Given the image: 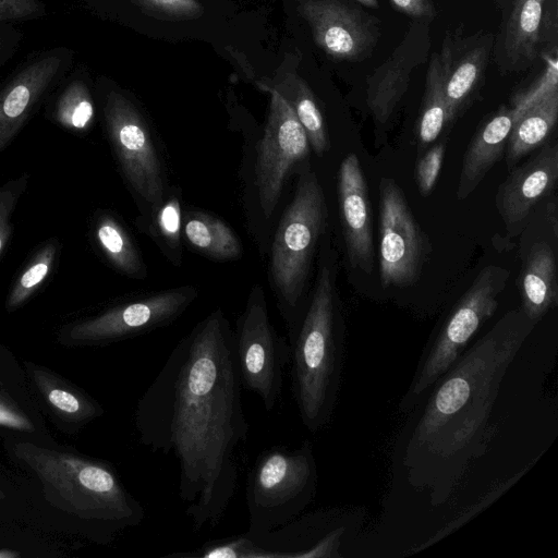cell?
<instances>
[{
	"label": "cell",
	"instance_id": "8",
	"mask_svg": "<svg viewBox=\"0 0 558 558\" xmlns=\"http://www.w3.org/2000/svg\"><path fill=\"white\" fill-rule=\"evenodd\" d=\"M108 142L120 172L147 215L156 210L167 193L166 172L150 130L135 105L111 90L104 105Z\"/></svg>",
	"mask_w": 558,
	"mask_h": 558
},
{
	"label": "cell",
	"instance_id": "42",
	"mask_svg": "<svg viewBox=\"0 0 558 558\" xmlns=\"http://www.w3.org/2000/svg\"><path fill=\"white\" fill-rule=\"evenodd\" d=\"M1 48H2V43H1V39H0V54H1Z\"/></svg>",
	"mask_w": 558,
	"mask_h": 558
},
{
	"label": "cell",
	"instance_id": "22",
	"mask_svg": "<svg viewBox=\"0 0 558 558\" xmlns=\"http://www.w3.org/2000/svg\"><path fill=\"white\" fill-rule=\"evenodd\" d=\"M544 0H517L506 24L499 61L507 71H519L537 57Z\"/></svg>",
	"mask_w": 558,
	"mask_h": 558
},
{
	"label": "cell",
	"instance_id": "16",
	"mask_svg": "<svg viewBox=\"0 0 558 558\" xmlns=\"http://www.w3.org/2000/svg\"><path fill=\"white\" fill-rule=\"evenodd\" d=\"M338 204L350 263L369 274L374 267V242L368 186L359 157L348 155L338 171Z\"/></svg>",
	"mask_w": 558,
	"mask_h": 558
},
{
	"label": "cell",
	"instance_id": "10",
	"mask_svg": "<svg viewBox=\"0 0 558 558\" xmlns=\"http://www.w3.org/2000/svg\"><path fill=\"white\" fill-rule=\"evenodd\" d=\"M366 518L364 507L323 508L254 539L274 558H342Z\"/></svg>",
	"mask_w": 558,
	"mask_h": 558
},
{
	"label": "cell",
	"instance_id": "13",
	"mask_svg": "<svg viewBox=\"0 0 558 558\" xmlns=\"http://www.w3.org/2000/svg\"><path fill=\"white\" fill-rule=\"evenodd\" d=\"M266 126L258 143L256 186L263 214L271 216L289 174L311 153L306 132L286 99L274 88Z\"/></svg>",
	"mask_w": 558,
	"mask_h": 558
},
{
	"label": "cell",
	"instance_id": "32",
	"mask_svg": "<svg viewBox=\"0 0 558 558\" xmlns=\"http://www.w3.org/2000/svg\"><path fill=\"white\" fill-rule=\"evenodd\" d=\"M29 183V173L0 183V256L8 246L13 232V215Z\"/></svg>",
	"mask_w": 558,
	"mask_h": 558
},
{
	"label": "cell",
	"instance_id": "26",
	"mask_svg": "<svg viewBox=\"0 0 558 558\" xmlns=\"http://www.w3.org/2000/svg\"><path fill=\"white\" fill-rule=\"evenodd\" d=\"M289 104L300 123L304 128L311 148L323 156L330 147L324 117L316 102L314 94L302 77L287 74L279 83L271 86Z\"/></svg>",
	"mask_w": 558,
	"mask_h": 558
},
{
	"label": "cell",
	"instance_id": "12",
	"mask_svg": "<svg viewBox=\"0 0 558 558\" xmlns=\"http://www.w3.org/2000/svg\"><path fill=\"white\" fill-rule=\"evenodd\" d=\"M196 296L197 290L185 286L135 298L74 323L68 338L95 344L141 336L171 324Z\"/></svg>",
	"mask_w": 558,
	"mask_h": 558
},
{
	"label": "cell",
	"instance_id": "30",
	"mask_svg": "<svg viewBox=\"0 0 558 558\" xmlns=\"http://www.w3.org/2000/svg\"><path fill=\"white\" fill-rule=\"evenodd\" d=\"M51 119L74 134L87 133L95 120V106L86 84L71 82L56 100Z\"/></svg>",
	"mask_w": 558,
	"mask_h": 558
},
{
	"label": "cell",
	"instance_id": "20",
	"mask_svg": "<svg viewBox=\"0 0 558 558\" xmlns=\"http://www.w3.org/2000/svg\"><path fill=\"white\" fill-rule=\"evenodd\" d=\"M512 108L501 107L484 122L472 138L462 160L457 198H466L498 161L513 124Z\"/></svg>",
	"mask_w": 558,
	"mask_h": 558
},
{
	"label": "cell",
	"instance_id": "40",
	"mask_svg": "<svg viewBox=\"0 0 558 558\" xmlns=\"http://www.w3.org/2000/svg\"><path fill=\"white\" fill-rule=\"evenodd\" d=\"M355 2L367 7V8H378V0H354Z\"/></svg>",
	"mask_w": 558,
	"mask_h": 558
},
{
	"label": "cell",
	"instance_id": "6",
	"mask_svg": "<svg viewBox=\"0 0 558 558\" xmlns=\"http://www.w3.org/2000/svg\"><path fill=\"white\" fill-rule=\"evenodd\" d=\"M327 205L316 173L304 167L292 202L282 215L271 246L270 277L289 328L299 306L317 242L325 230Z\"/></svg>",
	"mask_w": 558,
	"mask_h": 558
},
{
	"label": "cell",
	"instance_id": "14",
	"mask_svg": "<svg viewBox=\"0 0 558 558\" xmlns=\"http://www.w3.org/2000/svg\"><path fill=\"white\" fill-rule=\"evenodd\" d=\"M316 45L330 58L356 62L371 56L379 23L348 0H306L300 8Z\"/></svg>",
	"mask_w": 558,
	"mask_h": 558
},
{
	"label": "cell",
	"instance_id": "11",
	"mask_svg": "<svg viewBox=\"0 0 558 558\" xmlns=\"http://www.w3.org/2000/svg\"><path fill=\"white\" fill-rule=\"evenodd\" d=\"M429 252L401 187L393 179L379 182V271L384 288L414 284Z\"/></svg>",
	"mask_w": 558,
	"mask_h": 558
},
{
	"label": "cell",
	"instance_id": "7",
	"mask_svg": "<svg viewBox=\"0 0 558 558\" xmlns=\"http://www.w3.org/2000/svg\"><path fill=\"white\" fill-rule=\"evenodd\" d=\"M510 272L489 265L483 268L428 339L398 410L410 412L453 365L482 326L495 314Z\"/></svg>",
	"mask_w": 558,
	"mask_h": 558
},
{
	"label": "cell",
	"instance_id": "15",
	"mask_svg": "<svg viewBox=\"0 0 558 558\" xmlns=\"http://www.w3.org/2000/svg\"><path fill=\"white\" fill-rule=\"evenodd\" d=\"M428 24L416 22L403 40L367 78L366 105L374 120L387 123L407 93L411 73L426 61Z\"/></svg>",
	"mask_w": 558,
	"mask_h": 558
},
{
	"label": "cell",
	"instance_id": "39",
	"mask_svg": "<svg viewBox=\"0 0 558 558\" xmlns=\"http://www.w3.org/2000/svg\"><path fill=\"white\" fill-rule=\"evenodd\" d=\"M0 425L15 429H31L32 424L22 414L0 401Z\"/></svg>",
	"mask_w": 558,
	"mask_h": 558
},
{
	"label": "cell",
	"instance_id": "34",
	"mask_svg": "<svg viewBox=\"0 0 558 558\" xmlns=\"http://www.w3.org/2000/svg\"><path fill=\"white\" fill-rule=\"evenodd\" d=\"M555 89H558L557 58L548 56L546 57V71L539 80L514 98L512 106L513 118L515 119L526 108Z\"/></svg>",
	"mask_w": 558,
	"mask_h": 558
},
{
	"label": "cell",
	"instance_id": "28",
	"mask_svg": "<svg viewBox=\"0 0 558 558\" xmlns=\"http://www.w3.org/2000/svg\"><path fill=\"white\" fill-rule=\"evenodd\" d=\"M61 243L50 238L41 243L13 281L5 299L9 312L23 306L44 284L56 267Z\"/></svg>",
	"mask_w": 558,
	"mask_h": 558
},
{
	"label": "cell",
	"instance_id": "1",
	"mask_svg": "<svg viewBox=\"0 0 558 558\" xmlns=\"http://www.w3.org/2000/svg\"><path fill=\"white\" fill-rule=\"evenodd\" d=\"M242 389L233 330L218 308L174 345L137 401L140 444L177 459L194 532L217 525L234 496L235 451L250 430Z\"/></svg>",
	"mask_w": 558,
	"mask_h": 558
},
{
	"label": "cell",
	"instance_id": "31",
	"mask_svg": "<svg viewBox=\"0 0 558 558\" xmlns=\"http://www.w3.org/2000/svg\"><path fill=\"white\" fill-rule=\"evenodd\" d=\"M171 558H274L272 554L259 546L246 534L215 538L190 550L173 553Z\"/></svg>",
	"mask_w": 558,
	"mask_h": 558
},
{
	"label": "cell",
	"instance_id": "23",
	"mask_svg": "<svg viewBox=\"0 0 558 558\" xmlns=\"http://www.w3.org/2000/svg\"><path fill=\"white\" fill-rule=\"evenodd\" d=\"M90 233L100 254L117 271L136 279L146 277L140 251L114 214L98 210L92 219Z\"/></svg>",
	"mask_w": 558,
	"mask_h": 558
},
{
	"label": "cell",
	"instance_id": "21",
	"mask_svg": "<svg viewBox=\"0 0 558 558\" xmlns=\"http://www.w3.org/2000/svg\"><path fill=\"white\" fill-rule=\"evenodd\" d=\"M556 256L545 243L530 251L520 278L521 311L538 324L557 304Z\"/></svg>",
	"mask_w": 558,
	"mask_h": 558
},
{
	"label": "cell",
	"instance_id": "25",
	"mask_svg": "<svg viewBox=\"0 0 558 558\" xmlns=\"http://www.w3.org/2000/svg\"><path fill=\"white\" fill-rule=\"evenodd\" d=\"M182 233L192 247L211 259L232 260L242 256V243L234 231L210 214H186L182 219Z\"/></svg>",
	"mask_w": 558,
	"mask_h": 558
},
{
	"label": "cell",
	"instance_id": "41",
	"mask_svg": "<svg viewBox=\"0 0 558 558\" xmlns=\"http://www.w3.org/2000/svg\"><path fill=\"white\" fill-rule=\"evenodd\" d=\"M16 556H19V554L15 551L7 550V549H2L0 551V558H14Z\"/></svg>",
	"mask_w": 558,
	"mask_h": 558
},
{
	"label": "cell",
	"instance_id": "9",
	"mask_svg": "<svg viewBox=\"0 0 558 558\" xmlns=\"http://www.w3.org/2000/svg\"><path fill=\"white\" fill-rule=\"evenodd\" d=\"M233 342L243 389L256 393L265 410H274L281 396L290 347L270 323L259 284L252 288L236 320Z\"/></svg>",
	"mask_w": 558,
	"mask_h": 558
},
{
	"label": "cell",
	"instance_id": "36",
	"mask_svg": "<svg viewBox=\"0 0 558 558\" xmlns=\"http://www.w3.org/2000/svg\"><path fill=\"white\" fill-rule=\"evenodd\" d=\"M146 5L170 16L193 19L202 14L197 0H142Z\"/></svg>",
	"mask_w": 558,
	"mask_h": 558
},
{
	"label": "cell",
	"instance_id": "4",
	"mask_svg": "<svg viewBox=\"0 0 558 558\" xmlns=\"http://www.w3.org/2000/svg\"><path fill=\"white\" fill-rule=\"evenodd\" d=\"M16 454L38 475L61 507L100 526L106 536L134 527L145 507L125 488L108 463L16 444Z\"/></svg>",
	"mask_w": 558,
	"mask_h": 558
},
{
	"label": "cell",
	"instance_id": "3",
	"mask_svg": "<svg viewBox=\"0 0 558 558\" xmlns=\"http://www.w3.org/2000/svg\"><path fill=\"white\" fill-rule=\"evenodd\" d=\"M333 287L330 267L322 265L310 303L289 328L291 390L312 433L332 418L344 365V328Z\"/></svg>",
	"mask_w": 558,
	"mask_h": 558
},
{
	"label": "cell",
	"instance_id": "17",
	"mask_svg": "<svg viewBox=\"0 0 558 558\" xmlns=\"http://www.w3.org/2000/svg\"><path fill=\"white\" fill-rule=\"evenodd\" d=\"M557 179V143L546 145L510 172L496 194L497 208L508 229L525 221L535 205L554 189Z\"/></svg>",
	"mask_w": 558,
	"mask_h": 558
},
{
	"label": "cell",
	"instance_id": "18",
	"mask_svg": "<svg viewBox=\"0 0 558 558\" xmlns=\"http://www.w3.org/2000/svg\"><path fill=\"white\" fill-rule=\"evenodd\" d=\"M62 61L58 54L36 59L0 92V154L9 147L35 112L56 80Z\"/></svg>",
	"mask_w": 558,
	"mask_h": 558
},
{
	"label": "cell",
	"instance_id": "35",
	"mask_svg": "<svg viewBox=\"0 0 558 558\" xmlns=\"http://www.w3.org/2000/svg\"><path fill=\"white\" fill-rule=\"evenodd\" d=\"M445 156V145L439 143L428 149L416 162L415 181L420 192L428 195L438 179Z\"/></svg>",
	"mask_w": 558,
	"mask_h": 558
},
{
	"label": "cell",
	"instance_id": "38",
	"mask_svg": "<svg viewBox=\"0 0 558 558\" xmlns=\"http://www.w3.org/2000/svg\"><path fill=\"white\" fill-rule=\"evenodd\" d=\"M40 10L37 0H0V21L27 19Z\"/></svg>",
	"mask_w": 558,
	"mask_h": 558
},
{
	"label": "cell",
	"instance_id": "24",
	"mask_svg": "<svg viewBox=\"0 0 558 558\" xmlns=\"http://www.w3.org/2000/svg\"><path fill=\"white\" fill-rule=\"evenodd\" d=\"M557 118L558 89H555L514 119L507 140L509 168L546 141L556 125Z\"/></svg>",
	"mask_w": 558,
	"mask_h": 558
},
{
	"label": "cell",
	"instance_id": "33",
	"mask_svg": "<svg viewBox=\"0 0 558 558\" xmlns=\"http://www.w3.org/2000/svg\"><path fill=\"white\" fill-rule=\"evenodd\" d=\"M43 391L50 404L64 415H74L75 418H90L101 413L98 404L62 387H52L51 384L43 386Z\"/></svg>",
	"mask_w": 558,
	"mask_h": 558
},
{
	"label": "cell",
	"instance_id": "2",
	"mask_svg": "<svg viewBox=\"0 0 558 558\" xmlns=\"http://www.w3.org/2000/svg\"><path fill=\"white\" fill-rule=\"evenodd\" d=\"M536 325L521 308L504 314L405 414L392 451L390 505L409 501L427 523L435 519V526L451 512L444 537L508 415L498 408Z\"/></svg>",
	"mask_w": 558,
	"mask_h": 558
},
{
	"label": "cell",
	"instance_id": "27",
	"mask_svg": "<svg viewBox=\"0 0 558 558\" xmlns=\"http://www.w3.org/2000/svg\"><path fill=\"white\" fill-rule=\"evenodd\" d=\"M445 78V65L439 52H433L427 68L417 126V135L422 144L434 142L447 123Z\"/></svg>",
	"mask_w": 558,
	"mask_h": 558
},
{
	"label": "cell",
	"instance_id": "37",
	"mask_svg": "<svg viewBox=\"0 0 558 558\" xmlns=\"http://www.w3.org/2000/svg\"><path fill=\"white\" fill-rule=\"evenodd\" d=\"M390 2L396 10L417 22L428 24L436 17L433 0H390Z\"/></svg>",
	"mask_w": 558,
	"mask_h": 558
},
{
	"label": "cell",
	"instance_id": "19",
	"mask_svg": "<svg viewBox=\"0 0 558 558\" xmlns=\"http://www.w3.org/2000/svg\"><path fill=\"white\" fill-rule=\"evenodd\" d=\"M493 36L490 34L470 37L457 53L450 37L444 39L439 56L444 62L445 97L447 122L459 113L461 108L478 88L488 62Z\"/></svg>",
	"mask_w": 558,
	"mask_h": 558
},
{
	"label": "cell",
	"instance_id": "5",
	"mask_svg": "<svg viewBox=\"0 0 558 558\" xmlns=\"http://www.w3.org/2000/svg\"><path fill=\"white\" fill-rule=\"evenodd\" d=\"M318 473L313 446H272L259 453L246 481L248 529L256 539L296 519L312 504Z\"/></svg>",
	"mask_w": 558,
	"mask_h": 558
},
{
	"label": "cell",
	"instance_id": "29",
	"mask_svg": "<svg viewBox=\"0 0 558 558\" xmlns=\"http://www.w3.org/2000/svg\"><path fill=\"white\" fill-rule=\"evenodd\" d=\"M137 225L174 265L180 264L182 214L178 194L166 196L162 204L156 210L143 215Z\"/></svg>",
	"mask_w": 558,
	"mask_h": 558
}]
</instances>
